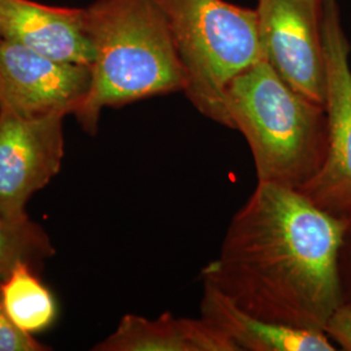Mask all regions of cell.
Instances as JSON below:
<instances>
[{
    "label": "cell",
    "mask_w": 351,
    "mask_h": 351,
    "mask_svg": "<svg viewBox=\"0 0 351 351\" xmlns=\"http://www.w3.org/2000/svg\"><path fill=\"white\" fill-rule=\"evenodd\" d=\"M32 264H16L0 281V298L13 323L30 335L47 329L56 317V302Z\"/></svg>",
    "instance_id": "cell-12"
},
{
    "label": "cell",
    "mask_w": 351,
    "mask_h": 351,
    "mask_svg": "<svg viewBox=\"0 0 351 351\" xmlns=\"http://www.w3.org/2000/svg\"><path fill=\"white\" fill-rule=\"evenodd\" d=\"M168 21L185 75L184 94L204 117L233 129L230 82L262 60L256 10L226 0H155Z\"/></svg>",
    "instance_id": "cell-4"
},
{
    "label": "cell",
    "mask_w": 351,
    "mask_h": 351,
    "mask_svg": "<svg viewBox=\"0 0 351 351\" xmlns=\"http://www.w3.org/2000/svg\"><path fill=\"white\" fill-rule=\"evenodd\" d=\"M64 114L29 119L0 107V215L29 217L26 203L59 173Z\"/></svg>",
    "instance_id": "cell-7"
},
{
    "label": "cell",
    "mask_w": 351,
    "mask_h": 351,
    "mask_svg": "<svg viewBox=\"0 0 351 351\" xmlns=\"http://www.w3.org/2000/svg\"><path fill=\"white\" fill-rule=\"evenodd\" d=\"M233 129L250 146L258 182L301 191L324 163L326 107L290 88L265 60L237 75L226 88Z\"/></svg>",
    "instance_id": "cell-3"
},
{
    "label": "cell",
    "mask_w": 351,
    "mask_h": 351,
    "mask_svg": "<svg viewBox=\"0 0 351 351\" xmlns=\"http://www.w3.org/2000/svg\"><path fill=\"white\" fill-rule=\"evenodd\" d=\"M328 143L324 163L302 189L320 210L351 220V45L337 0L322 3Z\"/></svg>",
    "instance_id": "cell-5"
},
{
    "label": "cell",
    "mask_w": 351,
    "mask_h": 351,
    "mask_svg": "<svg viewBox=\"0 0 351 351\" xmlns=\"http://www.w3.org/2000/svg\"><path fill=\"white\" fill-rule=\"evenodd\" d=\"M339 269L342 304L351 306V220L348 221L343 234V241L339 251Z\"/></svg>",
    "instance_id": "cell-16"
},
{
    "label": "cell",
    "mask_w": 351,
    "mask_h": 351,
    "mask_svg": "<svg viewBox=\"0 0 351 351\" xmlns=\"http://www.w3.org/2000/svg\"><path fill=\"white\" fill-rule=\"evenodd\" d=\"M43 350H49V348L13 323L0 298V351Z\"/></svg>",
    "instance_id": "cell-14"
},
{
    "label": "cell",
    "mask_w": 351,
    "mask_h": 351,
    "mask_svg": "<svg viewBox=\"0 0 351 351\" xmlns=\"http://www.w3.org/2000/svg\"><path fill=\"white\" fill-rule=\"evenodd\" d=\"M201 316L224 332L239 351L337 350L336 343L324 330L267 322L239 308L208 284H203Z\"/></svg>",
    "instance_id": "cell-10"
},
{
    "label": "cell",
    "mask_w": 351,
    "mask_h": 351,
    "mask_svg": "<svg viewBox=\"0 0 351 351\" xmlns=\"http://www.w3.org/2000/svg\"><path fill=\"white\" fill-rule=\"evenodd\" d=\"M90 85L91 65L55 60L0 39V107L29 119L75 114Z\"/></svg>",
    "instance_id": "cell-8"
},
{
    "label": "cell",
    "mask_w": 351,
    "mask_h": 351,
    "mask_svg": "<svg viewBox=\"0 0 351 351\" xmlns=\"http://www.w3.org/2000/svg\"><path fill=\"white\" fill-rule=\"evenodd\" d=\"M0 39L60 62L91 65L94 60L86 8L0 0Z\"/></svg>",
    "instance_id": "cell-9"
},
{
    "label": "cell",
    "mask_w": 351,
    "mask_h": 351,
    "mask_svg": "<svg viewBox=\"0 0 351 351\" xmlns=\"http://www.w3.org/2000/svg\"><path fill=\"white\" fill-rule=\"evenodd\" d=\"M323 0H258L262 58L297 93L324 106Z\"/></svg>",
    "instance_id": "cell-6"
},
{
    "label": "cell",
    "mask_w": 351,
    "mask_h": 351,
    "mask_svg": "<svg viewBox=\"0 0 351 351\" xmlns=\"http://www.w3.org/2000/svg\"><path fill=\"white\" fill-rule=\"evenodd\" d=\"M324 332L336 346L351 351V306L341 304L324 326Z\"/></svg>",
    "instance_id": "cell-15"
},
{
    "label": "cell",
    "mask_w": 351,
    "mask_h": 351,
    "mask_svg": "<svg viewBox=\"0 0 351 351\" xmlns=\"http://www.w3.org/2000/svg\"><path fill=\"white\" fill-rule=\"evenodd\" d=\"M97 351H239V346L203 317H176L165 313L150 320L128 314Z\"/></svg>",
    "instance_id": "cell-11"
},
{
    "label": "cell",
    "mask_w": 351,
    "mask_h": 351,
    "mask_svg": "<svg viewBox=\"0 0 351 351\" xmlns=\"http://www.w3.org/2000/svg\"><path fill=\"white\" fill-rule=\"evenodd\" d=\"M94 49L88 97L75 113L97 134L104 108L184 91L185 75L155 0H95L86 7Z\"/></svg>",
    "instance_id": "cell-2"
},
{
    "label": "cell",
    "mask_w": 351,
    "mask_h": 351,
    "mask_svg": "<svg viewBox=\"0 0 351 351\" xmlns=\"http://www.w3.org/2000/svg\"><path fill=\"white\" fill-rule=\"evenodd\" d=\"M346 226L298 190L258 182L232 217L219 256L202 268V282L267 322L324 330L342 304Z\"/></svg>",
    "instance_id": "cell-1"
},
{
    "label": "cell",
    "mask_w": 351,
    "mask_h": 351,
    "mask_svg": "<svg viewBox=\"0 0 351 351\" xmlns=\"http://www.w3.org/2000/svg\"><path fill=\"white\" fill-rule=\"evenodd\" d=\"M53 252L47 233L30 217L16 220L0 215V281L16 264L25 262L34 267Z\"/></svg>",
    "instance_id": "cell-13"
}]
</instances>
